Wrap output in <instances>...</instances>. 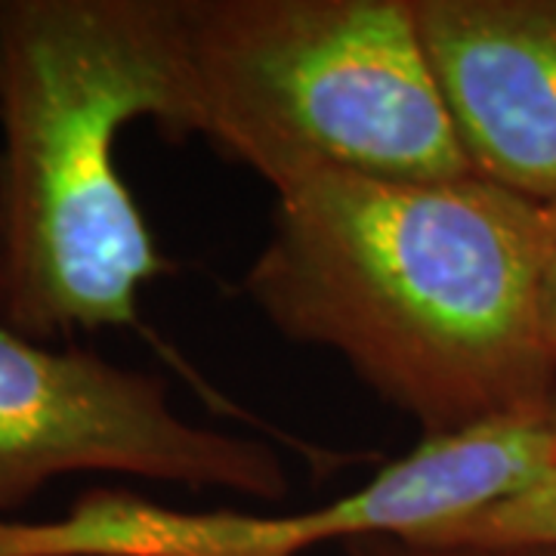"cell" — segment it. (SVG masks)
Segmentation results:
<instances>
[{
  "label": "cell",
  "instance_id": "cell-3",
  "mask_svg": "<svg viewBox=\"0 0 556 556\" xmlns=\"http://www.w3.org/2000/svg\"><path fill=\"white\" fill-rule=\"evenodd\" d=\"M192 137L269 189L306 167L477 174L424 53L415 0H179Z\"/></svg>",
  "mask_w": 556,
  "mask_h": 556
},
{
  "label": "cell",
  "instance_id": "cell-2",
  "mask_svg": "<svg viewBox=\"0 0 556 556\" xmlns=\"http://www.w3.org/2000/svg\"><path fill=\"white\" fill-rule=\"evenodd\" d=\"M192 137L179 0H0V321L38 343L134 328L170 273L115 161Z\"/></svg>",
  "mask_w": 556,
  "mask_h": 556
},
{
  "label": "cell",
  "instance_id": "cell-4",
  "mask_svg": "<svg viewBox=\"0 0 556 556\" xmlns=\"http://www.w3.org/2000/svg\"><path fill=\"white\" fill-rule=\"evenodd\" d=\"M554 464L556 399L420 439L365 485L291 514L177 510L127 489H87L60 519H0V556H303L368 535H420L514 495Z\"/></svg>",
  "mask_w": 556,
  "mask_h": 556
},
{
  "label": "cell",
  "instance_id": "cell-9",
  "mask_svg": "<svg viewBox=\"0 0 556 556\" xmlns=\"http://www.w3.org/2000/svg\"><path fill=\"white\" fill-rule=\"evenodd\" d=\"M544 328L556 356V201L544 204Z\"/></svg>",
  "mask_w": 556,
  "mask_h": 556
},
{
  "label": "cell",
  "instance_id": "cell-1",
  "mask_svg": "<svg viewBox=\"0 0 556 556\" xmlns=\"http://www.w3.org/2000/svg\"><path fill=\"white\" fill-rule=\"evenodd\" d=\"M244 294L281 338L328 350L420 439L556 399L544 204L492 179L306 167L273 186Z\"/></svg>",
  "mask_w": 556,
  "mask_h": 556
},
{
  "label": "cell",
  "instance_id": "cell-8",
  "mask_svg": "<svg viewBox=\"0 0 556 556\" xmlns=\"http://www.w3.org/2000/svg\"><path fill=\"white\" fill-rule=\"evenodd\" d=\"M343 556H556V547H489V544H427L402 535H368L340 544Z\"/></svg>",
  "mask_w": 556,
  "mask_h": 556
},
{
  "label": "cell",
  "instance_id": "cell-7",
  "mask_svg": "<svg viewBox=\"0 0 556 556\" xmlns=\"http://www.w3.org/2000/svg\"><path fill=\"white\" fill-rule=\"evenodd\" d=\"M405 538V535H402ZM427 544L556 547V464L514 495L412 535Z\"/></svg>",
  "mask_w": 556,
  "mask_h": 556
},
{
  "label": "cell",
  "instance_id": "cell-5",
  "mask_svg": "<svg viewBox=\"0 0 556 556\" xmlns=\"http://www.w3.org/2000/svg\"><path fill=\"white\" fill-rule=\"evenodd\" d=\"M65 473H118L257 501L288 495L273 445L179 417L159 375L0 321V519Z\"/></svg>",
  "mask_w": 556,
  "mask_h": 556
},
{
  "label": "cell",
  "instance_id": "cell-6",
  "mask_svg": "<svg viewBox=\"0 0 556 556\" xmlns=\"http://www.w3.org/2000/svg\"><path fill=\"white\" fill-rule=\"evenodd\" d=\"M415 10L473 170L556 201V0H415Z\"/></svg>",
  "mask_w": 556,
  "mask_h": 556
}]
</instances>
